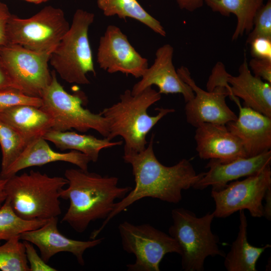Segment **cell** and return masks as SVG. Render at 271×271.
<instances>
[{"mask_svg": "<svg viewBox=\"0 0 271 271\" xmlns=\"http://www.w3.org/2000/svg\"><path fill=\"white\" fill-rule=\"evenodd\" d=\"M236 119L227 122L228 129L241 141L247 157L256 156L271 149V118L245 106L238 98Z\"/></svg>", "mask_w": 271, "mask_h": 271, "instance_id": "cell-17", "label": "cell"}, {"mask_svg": "<svg viewBox=\"0 0 271 271\" xmlns=\"http://www.w3.org/2000/svg\"><path fill=\"white\" fill-rule=\"evenodd\" d=\"M263 200H265V204L263 205V217L267 220H271V187L266 191Z\"/></svg>", "mask_w": 271, "mask_h": 271, "instance_id": "cell-37", "label": "cell"}, {"mask_svg": "<svg viewBox=\"0 0 271 271\" xmlns=\"http://www.w3.org/2000/svg\"><path fill=\"white\" fill-rule=\"evenodd\" d=\"M7 178H4L0 176V208L3 205L7 198V194L5 190Z\"/></svg>", "mask_w": 271, "mask_h": 271, "instance_id": "cell-38", "label": "cell"}, {"mask_svg": "<svg viewBox=\"0 0 271 271\" xmlns=\"http://www.w3.org/2000/svg\"><path fill=\"white\" fill-rule=\"evenodd\" d=\"M229 96L243 101L244 106L250 108L271 118V84L253 75L250 70L245 55L238 69V75L227 73Z\"/></svg>", "mask_w": 271, "mask_h": 271, "instance_id": "cell-19", "label": "cell"}, {"mask_svg": "<svg viewBox=\"0 0 271 271\" xmlns=\"http://www.w3.org/2000/svg\"><path fill=\"white\" fill-rule=\"evenodd\" d=\"M173 224L169 234L178 243L181 250V266L185 271H203L209 256L224 257L225 253L218 246L219 239L211 228L213 212L202 217L183 208L172 210Z\"/></svg>", "mask_w": 271, "mask_h": 271, "instance_id": "cell-5", "label": "cell"}, {"mask_svg": "<svg viewBox=\"0 0 271 271\" xmlns=\"http://www.w3.org/2000/svg\"><path fill=\"white\" fill-rule=\"evenodd\" d=\"M69 27L63 10L48 6L29 18L12 15L7 27V38L9 44L50 55Z\"/></svg>", "mask_w": 271, "mask_h": 271, "instance_id": "cell-8", "label": "cell"}, {"mask_svg": "<svg viewBox=\"0 0 271 271\" xmlns=\"http://www.w3.org/2000/svg\"><path fill=\"white\" fill-rule=\"evenodd\" d=\"M264 0H203L213 12L224 16L234 14L236 25L232 34V40H236L252 30L254 17L263 5Z\"/></svg>", "mask_w": 271, "mask_h": 271, "instance_id": "cell-24", "label": "cell"}, {"mask_svg": "<svg viewBox=\"0 0 271 271\" xmlns=\"http://www.w3.org/2000/svg\"><path fill=\"white\" fill-rule=\"evenodd\" d=\"M99 67L109 73L118 72L136 78L141 77L148 67L143 57L118 27L109 25L99 39L97 53Z\"/></svg>", "mask_w": 271, "mask_h": 271, "instance_id": "cell-13", "label": "cell"}, {"mask_svg": "<svg viewBox=\"0 0 271 271\" xmlns=\"http://www.w3.org/2000/svg\"><path fill=\"white\" fill-rule=\"evenodd\" d=\"M26 145L22 136L0 118V146L2 154L0 175L17 160Z\"/></svg>", "mask_w": 271, "mask_h": 271, "instance_id": "cell-27", "label": "cell"}, {"mask_svg": "<svg viewBox=\"0 0 271 271\" xmlns=\"http://www.w3.org/2000/svg\"><path fill=\"white\" fill-rule=\"evenodd\" d=\"M14 236L0 245V270L30 271L23 241Z\"/></svg>", "mask_w": 271, "mask_h": 271, "instance_id": "cell-28", "label": "cell"}, {"mask_svg": "<svg viewBox=\"0 0 271 271\" xmlns=\"http://www.w3.org/2000/svg\"><path fill=\"white\" fill-rule=\"evenodd\" d=\"M21 105L40 107L42 105V101L41 97L28 95L14 87L0 89V111Z\"/></svg>", "mask_w": 271, "mask_h": 271, "instance_id": "cell-30", "label": "cell"}, {"mask_svg": "<svg viewBox=\"0 0 271 271\" xmlns=\"http://www.w3.org/2000/svg\"><path fill=\"white\" fill-rule=\"evenodd\" d=\"M253 58L271 60V39L257 38L249 44Z\"/></svg>", "mask_w": 271, "mask_h": 271, "instance_id": "cell-33", "label": "cell"}, {"mask_svg": "<svg viewBox=\"0 0 271 271\" xmlns=\"http://www.w3.org/2000/svg\"><path fill=\"white\" fill-rule=\"evenodd\" d=\"M28 2L32 3L35 4H39L47 2L50 0H24Z\"/></svg>", "mask_w": 271, "mask_h": 271, "instance_id": "cell-39", "label": "cell"}, {"mask_svg": "<svg viewBox=\"0 0 271 271\" xmlns=\"http://www.w3.org/2000/svg\"><path fill=\"white\" fill-rule=\"evenodd\" d=\"M94 17L93 13L77 10L68 31L50 55L49 62L68 83L89 84L87 74L96 75L88 38Z\"/></svg>", "mask_w": 271, "mask_h": 271, "instance_id": "cell-6", "label": "cell"}, {"mask_svg": "<svg viewBox=\"0 0 271 271\" xmlns=\"http://www.w3.org/2000/svg\"><path fill=\"white\" fill-rule=\"evenodd\" d=\"M154 137L153 134L143 151L124 154V162L132 167L134 187L115 202L112 211L101 226L92 232L90 239H95L113 217L142 199L150 197L170 203L180 202L182 191L192 187L203 176L204 172L197 174L190 161L186 159L172 166L161 163L154 151Z\"/></svg>", "mask_w": 271, "mask_h": 271, "instance_id": "cell-1", "label": "cell"}, {"mask_svg": "<svg viewBox=\"0 0 271 271\" xmlns=\"http://www.w3.org/2000/svg\"><path fill=\"white\" fill-rule=\"evenodd\" d=\"M248 65L253 75L271 84V60L252 58Z\"/></svg>", "mask_w": 271, "mask_h": 271, "instance_id": "cell-32", "label": "cell"}, {"mask_svg": "<svg viewBox=\"0 0 271 271\" xmlns=\"http://www.w3.org/2000/svg\"><path fill=\"white\" fill-rule=\"evenodd\" d=\"M58 222V217L49 219L41 227L22 233L20 238L36 245L40 250L41 256L47 263L55 254L67 252L75 256L80 265H84L85 251L100 244L104 238L87 241L69 238L59 231Z\"/></svg>", "mask_w": 271, "mask_h": 271, "instance_id": "cell-14", "label": "cell"}, {"mask_svg": "<svg viewBox=\"0 0 271 271\" xmlns=\"http://www.w3.org/2000/svg\"><path fill=\"white\" fill-rule=\"evenodd\" d=\"M98 8L106 17L134 19L163 36L166 32L160 22L149 14L137 0H96Z\"/></svg>", "mask_w": 271, "mask_h": 271, "instance_id": "cell-25", "label": "cell"}, {"mask_svg": "<svg viewBox=\"0 0 271 271\" xmlns=\"http://www.w3.org/2000/svg\"><path fill=\"white\" fill-rule=\"evenodd\" d=\"M239 212V231L230 251L224 257V265L228 271H257L256 265L258 258L271 245L256 247L248 242L247 218L244 210Z\"/></svg>", "mask_w": 271, "mask_h": 271, "instance_id": "cell-22", "label": "cell"}, {"mask_svg": "<svg viewBox=\"0 0 271 271\" xmlns=\"http://www.w3.org/2000/svg\"><path fill=\"white\" fill-rule=\"evenodd\" d=\"M179 7L182 10L193 12L203 5V0H176Z\"/></svg>", "mask_w": 271, "mask_h": 271, "instance_id": "cell-35", "label": "cell"}, {"mask_svg": "<svg viewBox=\"0 0 271 271\" xmlns=\"http://www.w3.org/2000/svg\"><path fill=\"white\" fill-rule=\"evenodd\" d=\"M11 16L12 14L7 5L0 2V46L6 45L9 44L7 35V27Z\"/></svg>", "mask_w": 271, "mask_h": 271, "instance_id": "cell-34", "label": "cell"}, {"mask_svg": "<svg viewBox=\"0 0 271 271\" xmlns=\"http://www.w3.org/2000/svg\"><path fill=\"white\" fill-rule=\"evenodd\" d=\"M177 71L194 93V97L186 102L185 106L189 124L196 127L203 122L226 124L236 119L237 116L226 102L225 98L229 95L226 86L216 85L205 91L196 84L187 68L182 66Z\"/></svg>", "mask_w": 271, "mask_h": 271, "instance_id": "cell-12", "label": "cell"}, {"mask_svg": "<svg viewBox=\"0 0 271 271\" xmlns=\"http://www.w3.org/2000/svg\"><path fill=\"white\" fill-rule=\"evenodd\" d=\"M9 87H14V86L10 75L0 57V89Z\"/></svg>", "mask_w": 271, "mask_h": 271, "instance_id": "cell-36", "label": "cell"}, {"mask_svg": "<svg viewBox=\"0 0 271 271\" xmlns=\"http://www.w3.org/2000/svg\"><path fill=\"white\" fill-rule=\"evenodd\" d=\"M23 242L30 271L57 270L55 268L48 265L42 257L38 255L34 248V244L27 241H23Z\"/></svg>", "mask_w": 271, "mask_h": 271, "instance_id": "cell-31", "label": "cell"}, {"mask_svg": "<svg viewBox=\"0 0 271 271\" xmlns=\"http://www.w3.org/2000/svg\"><path fill=\"white\" fill-rule=\"evenodd\" d=\"M43 137L52 142L61 151L72 150L87 155L91 162L97 161L100 152L103 149L121 145L122 141L111 142L105 138L98 139L92 135L78 133L74 131L49 130Z\"/></svg>", "mask_w": 271, "mask_h": 271, "instance_id": "cell-23", "label": "cell"}, {"mask_svg": "<svg viewBox=\"0 0 271 271\" xmlns=\"http://www.w3.org/2000/svg\"><path fill=\"white\" fill-rule=\"evenodd\" d=\"M27 220L19 217L13 210L9 202L6 200L0 208V241L20 235L25 231L43 226L47 221Z\"/></svg>", "mask_w": 271, "mask_h": 271, "instance_id": "cell-26", "label": "cell"}, {"mask_svg": "<svg viewBox=\"0 0 271 271\" xmlns=\"http://www.w3.org/2000/svg\"><path fill=\"white\" fill-rule=\"evenodd\" d=\"M271 151L256 156L240 158L227 163H221L217 160H209L202 177L192 187L196 190H203L208 186L212 191L223 189L230 181L258 173L270 165Z\"/></svg>", "mask_w": 271, "mask_h": 271, "instance_id": "cell-18", "label": "cell"}, {"mask_svg": "<svg viewBox=\"0 0 271 271\" xmlns=\"http://www.w3.org/2000/svg\"><path fill=\"white\" fill-rule=\"evenodd\" d=\"M67 184L65 177L31 170L7 178L6 199L20 218L47 220L61 214L60 192Z\"/></svg>", "mask_w": 271, "mask_h": 271, "instance_id": "cell-4", "label": "cell"}, {"mask_svg": "<svg viewBox=\"0 0 271 271\" xmlns=\"http://www.w3.org/2000/svg\"><path fill=\"white\" fill-rule=\"evenodd\" d=\"M0 118L14 127L26 144L43 137L52 128L53 120L41 107L29 105L11 107L0 111Z\"/></svg>", "mask_w": 271, "mask_h": 271, "instance_id": "cell-21", "label": "cell"}, {"mask_svg": "<svg viewBox=\"0 0 271 271\" xmlns=\"http://www.w3.org/2000/svg\"><path fill=\"white\" fill-rule=\"evenodd\" d=\"M0 57L14 87L32 96L41 97L51 82L48 68L50 55L29 50L21 45L0 46Z\"/></svg>", "mask_w": 271, "mask_h": 271, "instance_id": "cell-10", "label": "cell"}, {"mask_svg": "<svg viewBox=\"0 0 271 271\" xmlns=\"http://www.w3.org/2000/svg\"><path fill=\"white\" fill-rule=\"evenodd\" d=\"M119 98L118 102L100 112L108 123L109 134L106 138L111 141L121 137L124 141V154L140 152L146 148V137L153 127L175 110L161 107L156 109L158 112L155 115L148 113V108L161 98V94L152 86L136 95L126 89Z\"/></svg>", "mask_w": 271, "mask_h": 271, "instance_id": "cell-3", "label": "cell"}, {"mask_svg": "<svg viewBox=\"0 0 271 271\" xmlns=\"http://www.w3.org/2000/svg\"><path fill=\"white\" fill-rule=\"evenodd\" d=\"M64 176L68 187L61 191L60 198L68 200L69 205L61 221L78 233L84 232L91 222L106 218L115 201L124 198L132 189L130 186L118 187L116 177L80 168L67 169Z\"/></svg>", "mask_w": 271, "mask_h": 271, "instance_id": "cell-2", "label": "cell"}, {"mask_svg": "<svg viewBox=\"0 0 271 271\" xmlns=\"http://www.w3.org/2000/svg\"><path fill=\"white\" fill-rule=\"evenodd\" d=\"M174 48L170 44L159 47L155 53L153 65L146 70L141 79L130 90L133 95L139 94L153 85L161 94H181L185 102L192 99L194 93L190 86L179 76L173 63Z\"/></svg>", "mask_w": 271, "mask_h": 271, "instance_id": "cell-15", "label": "cell"}, {"mask_svg": "<svg viewBox=\"0 0 271 271\" xmlns=\"http://www.w3.org/2000/svg\"><path fill=\"white\" fill-rule=\"evenodd\" d=\"M194 139L199 157L204 160H217L227 163L247 158L240 140L225 124L203 122L196 127Z\"/></svg>", "mask_w": 271, "mask_h": 271, "instance_id": "cell-16", "label": "cell"}, {"mask_svg": "<svg viewBox=\"0 0 271 271\" xmlns=\"http://www.w3.org/2000/svg\"><path fill=\"white\" fill-rule=\"evenodd\" d=\"M260 37L271 39V0H267L257 12L246 44L249 45L254 39Z\"/></svg>", "mask_w": 271, "mask_h": 271, "instance_id": "cell-29", "label": "cell"}, {"mask_svg": "<svg viewBox=\"0 0 271 271\" xmlns=\"http://www.w3.org/2000/svg\"><path fill=\"white\" fill-rule=\"evenodd\" d=\"M270 187V165L243 180L232 182L219 191L211 190L215 204L214 217L224 218L244 210H247L253 217H263L262 201Z\"/></svg>", "mask_w": 271, "mask_h": 271, "instance_id": "cell-11", "label": "cell"}, {"mask_svg": "<svg viewBox=\"0 0 271 271\" xmlns=\"http://www.w3.org/2000/svg\"><path fill=\"white\" fill-rule=\"evenodd\" d=\"M118 229L123 249L136 257L134 263L126 265L128 271H160L166 254H181V249L172 236L149 224L135 225L124 221Z\"/></svg>", "mask_w": 271, "mask_h": 271, "instance_id": "cell-9", "label": "cell"}, {"mask_svg": "<svg viewBox=\"0 0 271 271\" xmlns=\"http://www.w3.org/2000/svg\"><path fill=\"white\" fill-rule=\"evenodd\" d=\"M59 161L72 164L84 171L88 170V164L91 162L87 155L78 151L56 152L41 137L28 143L17 160L0 176L9 178L24 169Z\"/></svg>", "mask_w": 271, "mask_h": 271, "instance_id": "cell-20", "label": "cell"}, {"mask_svg": "<svg viewBox=\"0 0 271 271\" xmlns=\"http://www.w3.org/2000/svg\"><path fill=\"white\" fill-rule=\"evenodd\" d=\"M51 73L52 80L42 94L40 107L52 116V129L63 131L74 128L83 132L92 129L107 138L109 130L106 118L100 112L94 113L84 108L83 93H68L58 81L55 71Z\"/></svg>", "mask_w": 271, "mask_h": 271, "instance_id": "cell-7", "label": "cell"}]
</instances>
